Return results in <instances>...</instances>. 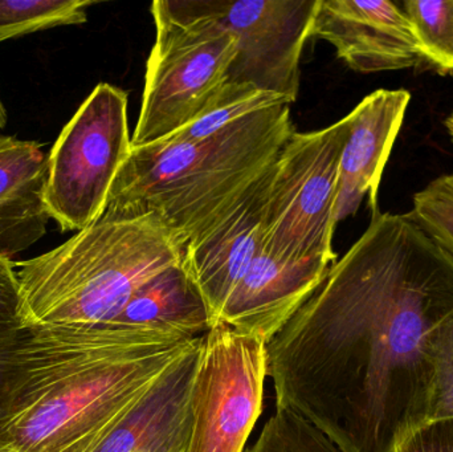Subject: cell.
<instances>
[{"label": "cell", "instance_id": "2", "mask_svg": "<svg viewBox=\"0 0 453 452\" xmlns=\"http://www.w3.org/2000/svg\"><path fill=\"white\" fill-rule=\"evenodd\" d=\"M201 340L113 324L28 326L0 450L89 452Z\"/></svg>", "mask_w": 453, "mask_h": 452}, {"label": "cell", "instance_id": "12", "mask_svg": "<svg viewBox=\"0 0 453 452\" xmlns=\"http://www.w3.org/2000/svg\"><path fill=\"white\" fill-rule=\"evenodd\" d=\"M332 267L321 259H287L261 247L226 300L219 323L269 340L311 299Z\"/></svg>", "mask_w": 453, "mask_h": 452}, {"label": "cell", "instance_id": "19", "mask_svg": "<svg viewBox=\"0 0 453 452\" xmlns=\"http://www.w3.org/2000/svg\"><path fill=\"white\" fill-rule=\"evenodd\" d=\"M427 58L428 71L453 74V0L401 2Z\"/></svg>", "mask_w": 453, "mask_h": 452}, {"label": "cell", "instance_id": "7", "mask_svg": "<svg viewBox=\"0 0 453 452\" xmlns=\"http://www.w3.org/2000/svg\"><path fill=\"white\" fill-rule=\"evenodd\" d=\"M132 153L127 93L101 82L58 135L48 157L45 204L63 231H82L105 211Z\"/></svg>", "mask_w": 453, "mask_h": 452}, {"label": "cell", "instance_id": "8", "mask_svg": "<svg viewBox=\"0 0 453 452\" xmlns=\"http://www.w3.org/2000/svg\"><path fill=\"white\" fill-rule=\"evenodd\" d=\"M266 341L217 323L203 334L188 452H244L263 405Z\"/></svg>", "mask_w": 453, "mask_h": 452}, {"label": "cell", "instance_id": "1", "mask_svg": "<svg viewBox=\"0 0 453 452\" xmlns=\"http://www.w3.org/2000/svg\"><path fill=\"white\" fill-rule=\"evenodd\" d=\"M453 310V257L411 212L372 214L266 344L276 409L342 452H395L430 421L428 339Z\"/></svg>", "mask_w": 453, "mask_h": 452}, {"label": "cell", "instance_id": "24", "mask_svg": "<svg viewBox=\"0 0 453 452\" xmlns=\"http://www.w3.org/2000/svg\"><path fill=\"white\" fill-rule=\"evenodd\" d=\"M395 452H453V418L427 422L404 438Z\"/></svg>", "mask_w": 453, "mask_h": 452}, {"label": "cell", "instance_id": "11", "mask_svg": "<svg viewBox=\"0 0 453 452\" xmlns=\"http://www.w3.org/2000/svg\"><path fill=\"white\" fill-rule=\"evenodd\" d=\"M311 36L326 40L359 73L422 68L425 50L401 3L319 0Z\"/></svg>", "mask_w": 453, "mask_h": 452}, {"label": "cell", "instance_id": "27", "mask_svg": "<svg viewBox=\"0 0 453 452\" xmlns=\"http://www.w3.org/2000/svg\"><path fill=\"white\" fill-rule=\"evenodd\" d=\"M446 127L449 130V137H451L453 142V111L449 114V119H446Z\"/></svg>", "mask_w": 453, "mask_h": 452}, {"label": "cell", "instance_id": "29", "mask_svg": "<svg viewBox=\"0 0 453 452\" xmlns=\"http://www.w3.org/2000/svg\"><path fill=\"white\" fill-rule=\"evenodd\" d=\"M0 452H12V451H8V450H0Z\"/></svg>", "mask_w": 453, "mask_h": 452}, {"label": "cell", "instance_id": "28", "mask_svg": "<svg viewBox=\"0 0 453 452\" xmlns=\"http://www.w3.org/2000/svg\"><path fill=\"white\" fill-rule=\"evenodd\" d=\"M145 452H154V451H145ZM167 452H188V448H180V450H173Z\"/></svg>", "mask_w": 453, "mask_h": 452}, {"label": "cell", "instance_id": "20", "mask_svg": "<svg viewBox=\"0 0 453 452\" xmlns=\"http://www.w3.org/2000/svg\"><path fill=\"white\" fill-rule=\"evenodd\" d=\"M245 452H342L311 422L287 409H276L257 441Z\"/></svg>", "mask_w": 453, "mask_h": 452}, {"label": "cell", "instance_id": "18", "mask_svg": "<svg viewBox=\"0 0 453 452\" xmlns=\"http://www.w3.org/2000/svg\"><path fill=\"white\" fill-rule=\"evenodd\" d=\"M90 0H0V42L87 21Z\"/></svg>", "mask_w": 453, "mask_h": 452}, {"label": "cell", "instance_id": "14", "mask_svg": "<svg viewBox=\"0 0 453 452\" xmlns=\"http://www.w3.org/2000/svg\"><path fill=\"white\" fill-rule=\"evenodd\" d=\"M201 347L202 340L89 452H167L188 448L193 427L191 392Z\"/></svg>", "mask_w": 453, "mask_h": 452}, {"label": "cell", "instance_id": "22", "mask_svg": "<svg viewBox=\"0 0 453 452\" xmlns=\"http://www.w3.org/2000/svg\"><path fill=\"white\" fill-rule=\"evenodd\" d=\"M428 358L433 369L430 421L453 418V310L431 332Z\"/></svg>", "mask_w": 453, "mask_h": 452}, {"label": "cell", "instance_id": "9", "mask_svg": "<svg viewBox=\"0 0 453 452\" xmlns=\"http://www.w3.org/2000/svg\"><path fill=\"white\" fill-rule=\"evenodd\" d=\"M209 5L236 37L229 84L252 85L295 103L319 0H209Z\"/></svg>", "mask_w": 453, "mask_h": 452}, {"label": "cell", "instance_id": "6", "mask_svg": "<svg viewBox=\"0 0 453 452\" xmlns=\"http://www.w3.org/2000/svg\"><path fill=\"white\" fill-rule=\"evenodd\" d=\"M350 114L325 129L293 133L274 161L263 249L287 259L337 262L333 249L341 157Z\"/></svg>", "mask_w": 453, "mask_h": 452}, {"label": "cell", "instance_id": "25", "mask_svg": "<svg viewBox=\"0 0 453 452\" xmlns=\"http://www.w3.org/2000/svg\"><path fill=\"white\" fill-rule=\"evenodd\" d=\"M28 328L0 331V419L4 416L8 392L18 363L19 350L26 340Z\"/></svg>", "mask_w": 453, "mask_h": 452}, {"label": "cell", "instance_id": "3", "mask_svg": "<svg viewBox=\"0 0 453 452\" xmlns=\"http://www.w3.org/2000/svg\"><path fill=\"white\" fill-rule=\"evenodd\" d=\"M295 133L290 105L250 114L201 141L132 148L101 217L157 214L186 244L276 161Z\"/></svg>", "mask_w": 453, "mask_h": 452}, {"label": "cell", "instance_id": "16", "mask_svg": "<svg viewBox=\"0 0 453 452\" xmlns=\"http://www.w3.org/2000/svg\"><path fill=\"white\" fill-rule=\"evenodd\" d=\"M113 326L201 337L211 328L209 308L182 260L135 291Z\"/></svg>", "mask_w": 453, "mask_h": 452}, {"label": "cell", "instance_id": "5", "mask_svg": "<svg viewBox=\"0 0 453 452\" xmlns=\"http://www.w3.org/2000/svg\"><path fill=\"white\" fill-rule=\"evenodd\" d=\"M157 37L132 148L153 145L185 129L212 105L228 82L234 34L209 0H156Z\"/></svg>", "mask_w": 453, "mask_h": 452}, {"label": "cell", "instance_id": "15", "mask_svg": "<svg viewBox=\"0 0 453 452\" xmlns=\"http://www.w3.org/2000/svg\"><path fill=\"white\" fill-rule=\"evenodd\" d=\"M47 177L39 143L0 135V257L11 260L44 236Z\"/></svg>", "mask_w": 453, "mask_h": 452}, {"label": "cell", "instance_id": "13", "mask_svg": "<svg viewBox=\"0 0 453 452\" xmlns=\"http://www.w3.org/2000/svg\"><path fill=\"white\" fill-rule=\"evenodd\" d=\"M409 90L378 89L351 111V129L341 157L335 220L356 215L365 196L372 214L380 211L378 193L383 170L401 132Z\"/></svg>", "mask_w": 453, "mask_h": 452}, {"label": "cell", "instance_id": "17", "mask_svg": "<svg viewBox=\"0 0 453 452\" xmlns=\"http://www.w3.org/2000/svg\"><path fill=\"white\" fill-rule=\"evenodd\" d=\"M293 101L279 93L265 92L248 84L226 82L217 100L193 124L165 140L201 141L229 125L274 106L292 105Z\"/></svg>", "mask_w": 453, "mask_h": 452}, {"label": "cell", "instance_id": "10", "mask_svg": "<svg viewBox=\"0 0 453 452\" xmlns=\"http://www.w3.org/2000/svg\"><path fill=\"white\" fill-rule=\"evenodd\" d=\"M274 162L183 252L182 264L209 308L211 326L219 323L226 300L263 247L264 225Z\"/></svg>", "mask_w": 453, "mask_h": 452}, {"label": "cell", "instance_id": "21", "mask_svg": "<svg viewBox=\"0 0 453 452\" xmlns=\"http://www.w3.org/2000/svg\"><path fill=\"white\" fill-rule=\"evenodd\" d=\"M412 202L418 225L453 257V172L431 180Z\"/></svg>", "mask_w": 453, "mask_h": 452}, {"label": "cell", "instance_id": "23", "mask_svg": "<svg viewBox=\"0 0 453 452\" xmlns=\"http://www.w3.org/2000/svg\"><path fill=\"white\" fill-rule=\"evenodd\" d=\"M27 328L23 323V295L15 264L0 257V331Z\"/></svg>", "mask_w": 453, "mask_h": 452}, {"label": "cell", "instance_id": "26", "mask_svg": "<svg viewBox=\"0 0 453 452\" xmlns=\"http://www.w3.org/2000/svg\"><path fill=\"white\" fill-rule=\"evenodd\" d=\"M5 124H7V111H5L4 103L0 98V132L4 129Z\"/></svg>", "mask_w": 453, "mask_h": 452}, {"label": "cell", "instance_id": "4", "mask_svg": "<svg viewBox=\"0 0 453 452\" xmlns=\"http://www.w3.org/2000/svg\"><path fill=\"white\" fill-rule=\"evenodd\" d=\"M183 252L185 241L159 215L101 217L58 249L19 263L24 326L111 324Z\"/></svg>", "mask_w": 453, "mask_h": 452}]
</instances>
